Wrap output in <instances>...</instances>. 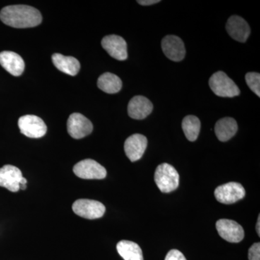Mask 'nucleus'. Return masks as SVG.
I'll return each mask as SVG.
<instances>
[{
  "instance_id": "f257e3e1",
  "label": "nucleus",
  "mask_w": 260,
  "mask_h": 260,
  "mask_svg": "<svg viewBox=\"0 0 260 260\" xmlns=\"http://www.w3.org/2000/svg\"><path fill=\"white\" fill-rule=\"evenodd\" d=\"M0 19L6 25L16 28H32L42 23L39 10L28 5H10L2 9Z\"/></svg>"
},
{
  "instance_id": "f03ea898",
  "label": "nucleus",
  "mask_w": 260,
  "mask_h": 260,
  "mask_svg": "<svg viewBox=\"0 0 260 260\" xmlns=\"http://www.w3.org/2000/svg\"><path fill=\"white\" fill-rule=\"evenodd\" d=\"M154 179L158 189L164 193L176 190L179 184V173L175 168L166 162L157 167Z\"/></svg>"
},
{
  "instance_id": "7ed1b4c3",
  "label": "nucleus",
  "mask_w": 260,
  "mask_h": 260,
  "mask_svg": "<svg viewBox=\"0 0 260 260\" xmlns=\"http://www.w3.org/2000/svg\"><path fill=\"white\" fill-rule=\"evenodd\" d=\"M209 85L213 93L218 96L233 98L240 94L239 87L222 71L217 72L210 77Z\"/></svg>"
},
{
  "instance_id": "20e7f679",
  "label": "nucleus",
  "mask_w": 260,
  "mask_h": 260,
  "mask_svg": "<svg viewBox=\"0 0 260 260\" xmlns=\"http://www.w3.org/2000/svg\"><path fill=\"white\" fill-rule=\"evenodd\" d=\"M73 210L78 216L93 220L102 218L105 213L106 208L96 200L80 199L73 203Z\"/></svg>"
},
{
  "instance_id": "39448f33",
  "label": "nucleus",
  "mask_w": 260,
  "mask_h": 260,
  "mask_svg": "<svg viewBox=\"0 0 260 260\" xmlns=\"http://www.w3.org/2000/svg\"><path fill=\"white\" fill-rule=\"evenodd\" d=\"M214 194L219 203L230 205L243 199L246 191L244 186L239 183L229 182L218 186Z\"/></svg>"
},
{
  "instance_id": "423d86ee",
  "label": "nucleus",
  "mask_w": 260,
  "mask_h": 260,
  "mask_svg": "<svg viewBox=\"0 0 260 260\" xmlns=\"http://www.w3.org/2000/svg\"><path fill=\"white\" fill-rule=\"evenodd\" d=\"M20 133L30 138H40L47 133V127L44 121L39 116L25 115L18 120Z\"/></svg>"
},
{
  "instance_id": "0eeeda50",
  "label": "nucleus",
  "mask_w": 260,
  "mask_h": 260,
  "mask_svg": "<svg viewBox=\"0 0 260 260\" xmlns=\"http://www.w3.org/2000/svg\"><path fill=\"white\" fill-rule=\"evenodd\" d=\"M73 172L83 179H103L107 174L105 168L92 159H85L75 164Z\"/></svg>"
},
{
  "instance_id": "6e6552de",
  "label": "nucleus",
  "mask_w": 260,
  "mask_h": 260,
  "mask_svg": "<svg viewBox=\"0 0 260 260\" xmlns=\"http://www.w3.org/2000/svg\"><path fill=\"white\" fill-rule=\"evenodd\" d=\"M91 121L80 113H74L68 120V131L70 136L75 139H81L93 131Z\"/></svg>"
},
{
  "instance_id": "1a4fd4ad",
  "label": "nucleus",
  "mask_w": 260,
  "mask_h": 260,
  "mask_svg": "<svg viewBox=\"0 0 260 260\" xmlns=\"http://www.w3.org/2000/svg\"><path fill=\"white\" fill-rule=\"evenodd\" d=\"M216 229L220 237L227 242L239 243L244 239V229L234 220L220 219L216 222Z\"/></svg>"
},
{
  "instance_id": "9d476101",
  "label": "nucleus",
  "mask_w": 260,
  "mask_h": 260,
  "mask_svg": "<svg viewBox=\"0 0 260 260\" xmlns=\"http://www.w3.org/2000/svg\"><path fill=\"white\" fill-rule=\"evenodd\" d=\"M102 45L114 59L119 61L127 59V46L122 37L116 35L107 36L102 39Z\"/></svg>"
},
{
  "instance_id": "9b49d317",
  "label": "nucleus",
  "mask_w": 260,
  "mask_h": 260,
  "mask_svg": "<svg viewBox=\"0 0 260 260\" xmlns=\"http://www.w3.org/2000/svg\"><path fill=\"white\" fill-rule=\"evenodd\" d=\"M164 54L174 61H180L184 59L186 54L184 42L177 36L169 35L164 37L161 42Z\"/></svg>"
},
{
  "instance_id": "f8f14e48",
  "label": "nucleus",
  "mask_w": 260,
  "mask_h": 260,
  "mask_svg": "<svg viewBox=\"0 0 260 260\" xmlns=\"http://www.w3.org/2000/svg\"><path fill=\"white\" fill-rule=\"evenodd\" d=\"M147 145L148 140L146 137L140 134L133 135L124 143V152L132 162L137 161L143 157Z\"/></svg>"
},
{
  "instance_id": "ddd939ff",
  "label": "nucleus",
  "mask_w": 260,
  "mask_h": 260,
  "mask_svg": "<svg viewBox=\"0 0 260 260\" xmlns=\"http://www.w3.org/2000/svg\"><path fill=\"white\" fill-rule=\"evenodd\" d=\"M21 171L12 165H5L0 169V186L16 192L20 189V181L23 178Z\"/></svg>"
},
{
  "instance_id": "4468645a",
  "label": "nucleus",
  "mask_w": 260,
  "mask_h": 260,
  "mask_svg": "<svg viewBox=\"0 0 260 260\" xmlns=\"http://www.w3.org/2000/svg\"><path fill=\"white\" fill-rule=\"evenodd\" d=\"M226 30L232 39L242 43L247 40L251 32L247 22L237 15H233L228 20Z\"/></svg>"
},
{
  "instance_id": "2eb2a0df",
  "label": "nucleus",
  "mask_w": 260,
  "mask_h": 260,
  "mask_svg": "<svg viewBox=\"0 0 260 260\" xmlns=\"http://www.w3.org/2000/svg\"><path fill=\"white\" fill-rule=\"evenodd\" d=\"M151 102L143 95H136L128 104V114L134 119H144L153 111Z\"/></svg>"
},
{
  "instance_id": "dca6fc26",
  "label": "nucleus",
  "mask_w": 260,
  "mask_h": 260,
  "mask_svg": "<svg viewBox=\"0 0 260 260\" xmlns=\"http://www.w3.org/2000/svg\"><path fill=\"white\" fill-rule=\"evenodd\" d=\"M0 64L13 76H20L25 70L23 58L13 51H5L0 53Z\"/></svg>"
},
{
  "instance_id": "f3484780",
  "label": "nucleus",
  "mask_w": 260,
  "mask_h": 260,
  "mask_svg": "<svg viewBox=\"0 0 260 260\" xmlns=\"http://www.w3.org/2000/svg\"><path fill=\"white\" fill-rule=\"evenodd\" d=\"M52 61L54 66L65 74L75 76L80 69V64L78 59L73 56H67L61 54H54Z\"/></svg>"
},
{
  "instance_id": "a211bd4d",
  "label": "nucleus",
  "mask_w": 260,
  "mask_h": 260,
  "mask_svg": "<svg viewBox=\"0 0 260 260\" xmlns=\"http://www.w3.org/2000/svg\"><path fill=\"white\" fill-rule=\"evenodd\" d=\"M238 130V124L235 119L225 117L217 121L215 126V133L218 139L221 142H226L232 139Z\"/></svg>"
},
{
  "instance_id": "6ab92c4d",
  "label": "nucleus",
  "mask_w": 260,
  "mask_h": 260,
  "mask_svg": "<svg viewBox=\"0 0 260 260\" xmlns=\"http://www.w3.org/2000/svg\"><path fill=\"white\" fill-rule=\"evenodd\" d=\"M116 249L124 260H143L141 248L131 241H120L116 245Z\"/></svg>"
},
{
  "instance_id": "aec40b11",
  "label": "nucleus",
  "mask_w": 260,
  "mask_h": 260,
  "mask_svg": "<svg viewBox=\"0 0 260 260\" xmlns=\"http://www.w3.org/2000/svg\"><path fill=\"white\" fill-rule=\"evenodd\" d=\"M97 85L105 93L113 94L118 93L121 90L122 82L117 75L105 73L99 77Z\"/></svg>"
},
{
  "instance_id": "412c9836",
  "label": "nucleus",
  "mask_w": 260,
  "mask_h": 260,
  "mask_svg": "<svg viewBox=\"0 0 260 260\" xmlns=\"http://www.w3.org/2000/svg\"><path fill=\"white\" fill-rule=\"evenodd\" d=\"M181 126L186 139L191 142H194L198 139L200 127H201V123L197 116L193 115L185 116L183 119Z\"/></svg>"
},
{
  "instance_id": "4be33fe9",
  "label": "nucleus",
  "mask_w": 260,
  "mask_h": 260,
  "mask_svg": "<svg viewBox=\"0 0 260 260\" xmlns=\"http://www.w3.org/2000/svg\"><path fill=\"white\" fill-rule=\"evenodd\" d=\"M245 80L249 88L254 93L260 97V75L257 73H248L246 75Z\"/></svg>"
},
{
  "instance_id": "5701e85b",
  "label": "nucleus",
  "mask_w": 260,
  "mask_h": 260,
  "mask_svg": "<svg viewBox=\"0 0 260 260\" xmlns=\"http://www.w3.org/2000/svg\"><path fill=\"white\" fill-rule=\"evenodd\" d=\"M249 260H260V244L254 243L249 249Z\"/></svg>"
},
{
  "instance_id": "b1692460",
  "label": "nucleus",
  "mask_w": 260,
  "mask_h": 260,
  "mask_svg": "<svg viewBox=\"0 0 260 260\" xmlns=\"http://www.w3.org/2000/svg\"><path fill=\"white\" fill-rule=\"evenodd\" d=\"M165 260H186L185 256L177 249H172L166 256Z\"/></svg>"
},
{
  "instance_id": "393cba45",
  "label": "nucleus",
  "mask_w": 260,
  "mask_h": 260,
  "mask_svg": "<svg viewBox=\"0 0 260 260\" xmlns=\"http://www.w3.org/2000/svg\"><path fill=\"white\" fill-rule=\"evenodd\" d=\"M137 3H139L140 5H145V6H149V5H152L156 4V3H160L159 0H138Z\"/></svg>"
},
{
  "instance_id": "a878e982",
  "label": "nucleus",
  "mask_w": 260,
  "mask_h": 260,
  "mask_svg": "<svg viewBox=\"0 0 260 260\" xmlns=\"http://www.w3.org/2000/svg\"><path fill=\"white\" fill-rule=\"evenodd\" d=\"M260 216L259 215V217H258V220H257V223H256V233H257V234H258V236H259V237H260V228H259V225H260Z\"/></svg>"
},
{
  "instance_id": "bb28decb",
  "label": "nucleus",
  "mask_w": 260,
  "mask_h": 260,
  "mask_svg": "<svg viewBox=\"0 0 260 260\" xmlns=\"http://www.w3.org/2000/svg\"><path fill=\"white\" fill-rule=\"evenodd\" d=\"M27 184V180L26 179L23 177L22 178L21 181H20V186L21 185H26Z\"/></svg>"
}]
</instances>
